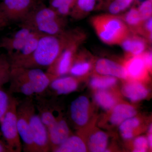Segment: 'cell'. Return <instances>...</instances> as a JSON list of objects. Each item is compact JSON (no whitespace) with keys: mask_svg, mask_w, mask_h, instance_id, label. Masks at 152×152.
<instances>
[{"mask_svg":"<svg viewBox=\"0 0 152 152\" xmlns=\"http://www.w3.org/2000/svg\"><path fill=\"white\" fill-rule=\"evenodd\" d=\"M116 82V79L111 76L95 77L91 81V85L93 88L104 89L114 86Z\"/></svg>","mask_w":152,"mask_h":152,"instance_id":"cell-30","label":"cell"},{"mask_svg":"<svg viewBox=\"0 0 152 152\" xmlns=\"http://www.w3.org/2000/svg\"><path fill=\"white\" fill-rule=\"evenodd\" d=\"M147 69H151L152 67V55L151 51L145 52L141 54Z\"/></svg>","mask_w":152,"mask_h":152,"instance_id":"cell-35","label":"cell"},{"mask_svg":"<svg viewBox=\"0 0 152 152\" xmlns=\"http://www.w3.org/2000/svg\"><path fill=\"white\" fill-rule=\"evenodd\" d=\"M95 69L98 73L103 75L122 79H125L127 77L124 67L107 59L98 60L96 63Z\"/></svg>","mask_w":152,"mask_h":152,"instance_id":"cell-15","label":"cell"},{"mask_svg":"<svg viewBox=\"0 0 152 152\" xmlns=\"http://www.w3.org/2000/svg\"><path fill=\"white\" fill-rule=\"evenodd\" d=\"M12 64L7 54H0V88L10 82Z\"/></svg>","mask_w":152,"mask_h":152,"instance_id":"cell-24","label":"cell"},{"mask_svg":"<svg viewBox=\"0 0 152 152\" xmlns=\"http://www.w3.org/2000/svg\"><path fill=\"white\" fill-rule=\"evenodd\" d=\"M74 31H65L58 35H42L30 56L12 67L48 68L55 61L72 37Z\"/></svg>","mask_w":152,"mask_h":152,"instance_id":"cell-1","label":"cell"},{"mask_svg":"<svg viewBox=\"0 0 152 152\" xmlns=\"http://www.w3.org/2000/svg\"><path fill=\"white\" fill-rule=\"evenodd\" d=\"M30 131L35 152L51 151L48 133L39 116L34 112L30 118Z\"/></svg>","mask_w":152,"mask_h":152,"instance_id":"cell-9","label":"cell"},{"mask_svg":"<svg viewBox=\"0 0 152 152\" xmlns=\"http://www.w3.org/2000/svg\"><path fill=\"white\" fill-rule=\"evenodd\" d=\"M9 94L18 93L26 97H33L35 95L32 86L27 79L13 69L11 70Z\"/></svg>","mask_w":152,"mask_h":152,"instance_id":"cell-13","label":"cell"},{"mask_svg":"<svg viewBox=\"0 0 152 152\" xmlns=\"http://www.w3.org/2000/svg\"><path fill=\"white\" fill-rule=\"evenodd\" d=\"M107 143V137L103 132L95 133L90 138L89 148L91 151L102 152L105 151Z\"/></svg>","mask_w":152,"mask_h":152,"instance_id":"cell-25","label":"cell"},{"mask_svg":"<svg viewBox=\"0 0 152 152\" xmlns=\"http://www.w3.org/2000/svg\"><path fill=\"white\" fill-rule=\"evenodd\" d=\"M148 144V140L145 137H140L135 140L134 143V152H145L146 151Z\"/></svg>","mask_w":152,"mask_h":152,"instance_id":"cell-34","label":"cell"},{"mask_svg":"<svg viewBox=\"0 0 152 152\" xmlns=\"http://www.w3.org/2000/svg\"><path fill=\"white\" fill-rule=\"evenodd\" d=\"M20 27V28L15 32L0 40V49H4L7 54L12 53L21 48L34 32L28 28Z\"/></svg>","mask_w":152,"mask_h":152,"instance_id":"cell-10","label":"cell"},{"mask_svg":"<svg viewBox=\"0 0 152 152\" xmlns=\"http://www.w3.org/2000/svg\"><path fill=\"white\" fill-rule=\"evenodd\" d=\"M150 134L148 136V144L149 146L151 148L152 146V126H150Z\"/></svg>","mask_w":152,"mask_h":152,"instance_id":"cell-37","label":"cell"},{"mask_svg":"<svg viewBox=\"0 0 152 152\" xmlns=\"http://www.w3.org/2000/svg\"><path fill=\"white\" fill-rule=\"evenodd\" d=\"M33 7V0H2L0 4V23L4 27L11 23H20Z\"/></svg>","mask_w":152,"mask_h":152,"instance_id":"cell-7","label":"cell"},{"mask_svg":"<svg viewBox=\"0 0 152 152\" xmlns=\"http://www.w3.org/2000/svg\"><path fill=\"white\" fill-rule=\"evenodd\" d=\"M140 121L137 118H131L125 120L120 124V130L123 137L132 139L133 137V130L138 126Z\"/></svg>","mask_w":152,"mask_h":152,"instance_id":"cell-28","label":"cell"},{"mask_svg":"<svg viewBox=\"0 0 152 152\" xmlns=\"http://www.w3.org/2000/svg\"><path fill=\"white\" fill-rule=\"evenodd\" d=\"M142 1V0H137V1Z\"/></svg>","mask_w":152,"mask_h":152,"instance_id":"cell-40","label":"cell"},{"mask_svg":"<svg viewBox=\"0 0 152 152\" xmlns=\"http://www.w3.org/2000/svg\"><path fill=\"white\" fill-rule=\"evenodd\" d=\"M33 97H26L21 102H18L17 108V124L21 140L23 143L24 151L35 152L30 131V118L35 111Z\"/></svg>","mask_w":152,"mask_h":152,"instance_id":"cell-5","label":"cell"},{"mask_svg":"<svg viewBox=\"0 0 152 152\" xmlns=\"http://www.w3.org/2000/svg\"><path fill=\"white\" fill-rule=\"evenodd\" d=\"M122 91L125 96L133 102L145 99L148 94L145 87L137 82L128 83L124 87Z\"/></svg>","mask_w":152,"mask_h":152,"instance_id":"cell-19","label":"cell"},{"mask_svg":"<svg viewBox=\"0 0 152 152\" xmlns=\"http://www.w3.org/2000/svg\"><path fill=\"white\" fill-rule=\"evenodd\" d=\"M124 22L133 33L141 34L144 21L142 20L137 8H131L122 19Z\"/></svg>","mask_w":152,"mask_h":152,"instance_id":"cell-22","label":"cell"},{"mask_svg":"<svg viewBox=\"0 0 152 152\" xmlns=\"http://www.w3.org/2000/svg\"><path fill=\"white\" fill-rule=\"evenodd\" d=\"M91 69V64L86 61H77L72 64L69 72L75 77H81L84 75Z\"/></svg>","mask_w":152,"mask_h":152,"instance_id":"cell-31","label":"cell"},{"mask_svg":"<svg viewBox=\"0 0 152 152\" xmlns=\"http://www.w3.org/2000/svg\"><path fill=\"white\" fill-rule=\"evenodd\" d=\"M0 152H11L6 144H4L2 141H0Z\"/></svg>","mask_w":152,"mask_h":152,"instance_id":"cell-36","label":"cell"},{"mask_svg":"<svg viewBox=\"0 0 152 152\" xmlns=\"http://www.w3.org/2000/svg\"><path fill=\"white\" fill-rule=\"evenodd\" d=\"M0 141H1V140H0Z\"/></svg>","mask_w":152,"mask_h":152,"instance_id":"cell-41","label":"cell"},{"mask_svg":"<svg viewBox=\"0 0 152 152\" xmlns=\"http://www.w3.org/2000/svg\"><path fill=\"white\" fill-rule=\"evenodd\" d=\"M120 45L125 52L133 56L140 55L147 48L146 40L136 34H130Z\"/></svg>","mask_w":152,"mask_h":152,"instance_id":"cell-17","label":"cell"},{"mask_svg":"<svg viewBox=\"0 0 152 152\" xmlns=\"http://www.w3.org/2000/svg\"><path fill=\"white\" fill-rule=\"evenodd\" d=\"M137 112L133 107L129 105L121 104L114 108L110 121L115 125L120 124L125 120L134 117Z\"/></svg>","mask_w":152,"mask_h":152,"instance_id":"cell-20","label":"cell"},{"mask_svg":"<svg viewBox=\"0 0 152 152\" xmlns=\"http://www.w3.org/2000/svg\"><path fill=\"white\" fill-rule=\"evenodd\" d=\"M86 151V145L80 137L76 136L69 137L61 145L53 152H85Z\"/></svg>","mask_w":152,"mask_h":152,"instance_id":"cell-21","label":"cell"},{"mask_svg":"<svg viewBox=\"0 0 152 152\" xmlns=\"http://www.w3.org/2000/svg\"><path fill=\"white\" fill-rule=\"evenodd\" d=\"M10 97V94H7L0 88V122L8 107Z\"/></svg>","mask_w":152,"mask_h":152,"instance_id":"cell-33","label":"cell"},{"mask_svg":"<svg viewBox=\"0 0 152 152\" xmlns=\"http://www.w3.org/2000/svg\"><path fill=\"white\" fill-rule=\"evenodd\" d=\"M127 76L133 79H139L146 73L147 68L141 55L134 56L128 61L125 67Z\"/></svg>","mask_w":152,"mask_h":152,"instance_id":"cell-18","label":"cell"},{"mask_svg":"<svg viewBox=\"0 0 152 152\" xmlns=\"http://www.w3.org/2000/svg\"><path fill=\"white\" fill-rule=\"evenodd\" d=\"M12 69L27 79L32 86L36 95H41L45 93L51 82L58 78L47 72H45L39 68L16 67Z\"/></svg>","mask_w":152,"mask_h":152,"instance_id":"cell-8","label":"cell"},{"mask_svg":"<svg viewBox=\"0 0 152 152\" xmlns=\"http://www.w3.org/2000/svg\"><path fill=\"white\" fill-rule=\"evenodd\" d=\"M20 27L43 35H58L65 31V21L50 7L32 9L20 22Z\"/></svg>","mask_w":152,"mask_h":152,"instance_id":"cell-2","label":"cell"},{"mask_svg":"<svg viewBox=\"0 0 152 152\" xmlns=\"http://www.w3.org/2000/svg\"><path fill=\"white\" fill-rule=\"evenodd\" d=\"M88 100L84 96L79 97L71 104V117L76 124L83 126L86 124L88 120Z\"/></svg>","mask_w":152,"mask_h":152,"instance_id":"cell-12","label":"cell"},{"mask_svg":"<svg viewBox=\"0 0 152 152\" xmlns=\"http://www.w3.org/2000/svg\"><path fill=\"white\" fill-rule=\"evenodd\" d=\"M2 28L1 27V26H0V30L1 29H2Z\"/></svg>","mask_w":152,"mask_h":152,"instance_id":"cell-39","label":"cell"},{"mask_svg":"<svg viewBox=\"0 0 152 152\" xmlns=\"http://www.w3.org/2000/svg\"><path fill=\"white\" fill-rule=\"evenodd\" d=\"M83 34L75 31L70 40L54 62L48 68L47 72L58 77L69 72L79 45L83 40Z\"/></svg>","mask_w":152,"mask_h":152,"instance_id":"cell-6","label":"cell"},{"mask_svg":"<svg viewBox=\"0 0 152 152\" xmlns=\"http://www.w3.org/2000/svg\"><path fill=\"white\" fill-rule=\"evenodd\" d=\"M95 99L99 105L105 110L111 109L115 103L113 97L110 93L103 90L96 93Z\"/></svg>","mask_w":152,"mask_h":152,"instance_id":"cell-29","label":"cell"},{"mask_svg":"<svg viewBox=\"0 0 152 152\" xmlns=\"http://www.w3.org/2000/svg\"><path fill=\"white\" fill-rule=\"evenodd\" d=\"M0 26H1V27H2L3 28H4V26H2V25L0 23Z\"/></svg>","mask_w":152,"mask_h":152,"instance_id":"cell-38","label":"cell"},{"mask_svg":"<svg viewBox=\"0 0 152 152\" xmlns=\"http://www.w3.org/2000/svg\"><path fill=\"white\" fill-rule=\"evenodd\" d=\"M97 0H75L70 14L75 18H79L89 13L96 7Z\"/></svg>","mask_w":152,"mask_h":152,"instance_id":"cell-23","label":"cell"},{"mask_svg":"<svg viewBox=\"0 0 152 152\" xmlns=\"http://www.w3.org/2000/svg\"><path fill=\"white\" fill-rule=\"evenodd\" d=\"M75 0H51V8L59 15L65 17L70 15L73 8Z\"/></svg>","mask_w":152,"mask_h":152,"instance_id":"cell-26","label":"cell"},{"mask_svg":"<svg viewBox=\"0 0 152 152\" xmlns=\"http://www.w3.org/2000/svg\"><path fill=\"white\" fill-rule=\"evenodd\" d=\"M138 10L142 20L145 21L152 17V0H145L139 6Z\"/></svg>","mask_w":152,"mask_h":152,"instance_id":"cell-32","label":"cell"},{"mask_svg":"<svg viewBox=\"0 0 152 152\" xmlns=\"http://www.w3.org/2000/svg\"><path fill=\"white\" fill-rule=\"evenodd\" d=\"M18 103L16 99L11 96L8 107L0 122L1 132L11 152H21L23 148L17 124Z\"/></svg>","mask_w":152,"mask_h":152,"instance_id":"cell-4","label":"cell"},{"mask_svg":"<svg viewBox=\"0 0 152 152\" xmlns=\"http://www.w3.org/2000/svg\"><path fill=\"white\" fill-rule=\"evenodd\" d=\"M48 131L51 151H52L63 143L69 137L70 131L66 122L60 118Z\"/></svg>","mask_w":152,"mask_h":152,"instance_id":"cell-11","label":"cell"},{"mask_svg":"<svg viewBox=\"0 0 152 152\" xmlns=\"http://www.w3.org/2000/svg\"><path fill=\"white\" fill-rule=\"evenodd\" d=\"M91 23L100 39L107 45H120L130 34L126 23L116 15L103 14L95 16Z\"/></svg>","mask_w":152,"mask_h":152,"instance_id":"cell-3","label":"cell"},{"mask_svg":"<svg viewBox=\"0 0 152 152\" xmlns=\"http://www.w3.org/2000/svg\"><path fill=\"white\" fill-rule=\"evenodd\" d=\"M134 0H105V5L110 14L117 15L129 7Z\"/></svg>","mask_w":152,"mask_h":152,"instance_id":"cell-27","label":"cell"},{"mask_svg":"<svg viewBox=\"0 0 152 152\" xmlns=\"http://www.w3.org/2000/svg\"><path fill=\"white\" fill-rule=\"evenodd\" d=\"M42 35H43L33 32L27 42L21 48L12 53L7 54L12 66L27 58L32 54L37 48L40 38Z\"/></svg>","mask_w":152,"mask_h":152,"instance_id":"cell-14","label":"cell"},{"mask_svg":"<svg viewBox=\"0 0 152 152\" xmlns=\"http://www.w3.org/2000/svg\"><path fill=\"white\" fill-rule=\"evenodd\" d=\"M77 86V82L74 77H58L51 82L47 89L58 95L66 94L76 91Z\"/></svg>","mask_w":152,"mask_h":152,"instance_id":"cell-16","label":"cell"}]
</instances>
